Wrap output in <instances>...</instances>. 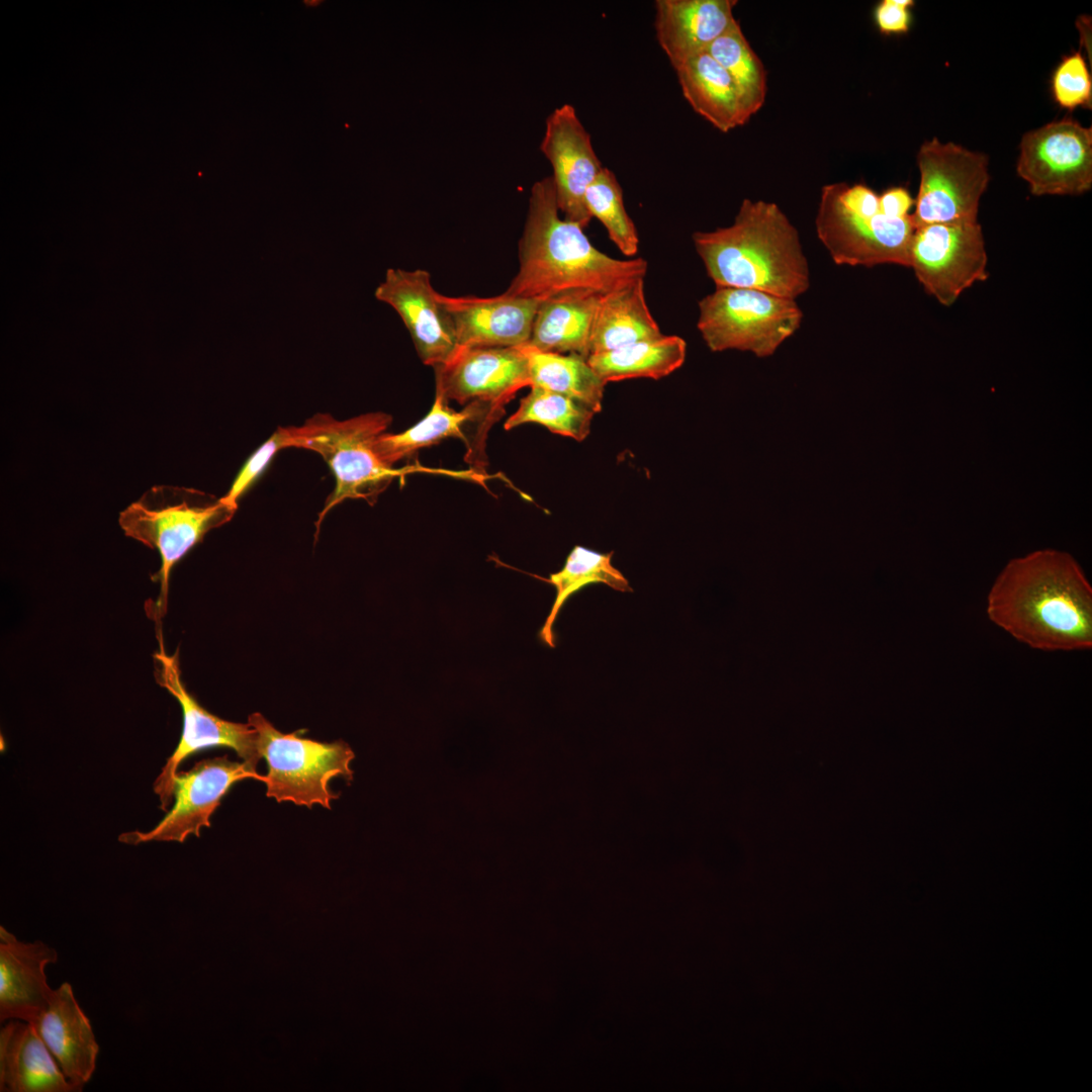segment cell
Instances as JSON below:
<instances>
[{
    "label": "cell",
    "mask_w": 1092,
    "mask_h": 1092,
    "mask_svg": "<svg viewBox=\"0 0 1092 1092\" xmlns=\"http://www.w3.org/2000/svg\"><path fill=\"white\" fill-rule=\"evenodd\" d=\"M989 620L1042 651L1092 647V587L1067 552L1043 549L1010 560L987 596Z\"/></svg>",
    "instance_id": "1"
},
{
    "label": "cell",
    "mask_w": 1092,
    "mask_h": 1092,
    "mask_svg": "<svg viewBox=\"0 0 1092 1092\" xmlns=\"http://www.w3.org/2000/svg\"><path fill=\"white\" fill-rule=\"evenodd\" d=\"M647 268L642 258L620 260L598 250L582 226L560 215L552 177H545L531 188L519 270L505 293L540 301L571 290L604 294L644 278Z\"/></svg>",
    "instance_id": "2"
},
{
    "label": "cell",
    "mask_w": 1092,
    "mask_h": 1092,
    "mask_svg": "<svg viewBox=\"0 0 1092 1092\" xmlns=\"http://www.w3.org/2000/svg\"><path fill=\"white\" fill-rule=\"evenodd\" d=\"M693 242L716 287L755 289L795 300L810 287L798 231L774 202L745 198L730 225L695 232Z\"/></svg>",
    "instance_id": "3"
},
{
    "label": "cell",
    "mask_w": 1092,
    "mask_h": 1092,
    "mask_svg": "<svg viewBox=\"0 0 1092 1092\" xmlns=\"http://www.w3.org/2000/svg\"><path fill=\"white\" fill-rule=\"evenodd\" d=\"M385 413L364 414L339 421L328 414H316L300 427H291V447L320 454L332 469L336 486L327 498L316 521V533L325 516L347 498H362L372 504L394 478L413 472H438L468 478L467 472H451L411 465L397 469L386 465L377 455L374 444L391 423Z\"/></svg>",
    "instance_id": "4"
},
{
    "label": "cell",
    "mask_w": 1092,
    "mask_h": 1092,
    "mask_svg": "<svg viewBox=\"0 0 1092 1092\" xmlns=\"http://www.w3.org/2000/svg\"><path fill=\"white\" fill-rule=\"evenodd\" d=\"M815 226L836 265L909 267L915 231L911 214L896 217L883 213L879 195L863 184L823 186Z\"/></svg>",
    "instance_id": "5"
},
{
    "label": "cell",
    "mask_w": 1092,
    "mask_h": 1092,
    "mask_svg": "<svg viewBox=\"0 0 1092 1092\" xmlns=\"http://www.w3.org/2000/svg\"><path fill=\"white\" fill-rule=\"evenodd\" d=\"M195 492L170 486L155 485L119 514L118 523L127 537L159 552L161 568L156 573L160 582L156 618L167 611L169 577L173 566L210 530L228 523L236 509L219 499L212 503H193Z\"/></svg>",
    "instance_id": "6"
},
{
    "label": "cell",
    "mask_w": 1092,
    "mask_h": 1092,
    "mask_svg": "<svg viewBox=\"0 0 1092 1092\" xmlns=\"http://www.w3.org/2000/svg\"><path fill=\"white\" fill-rule=\"evenodd\" d=\"M248 723L257 732L258 747L267 761L266 795L277 802H292L312 808L331 809L338 795L330 788L337 777L353 779L350 767L354 752L344 741L321 742L302 737L303 730L284 734L256 712Z\"/></svg>",
    "instance_id": "7"
},
{
    "label": "cell",
    "mask_w": 1092,
    "mask_h": 1092,
    "mask_svg": "<svg viewBox=\"0 0 1092 1092\" xmlns=\"http://www.w3.org/2000/svg\"><path fill=\"white\" fill-rule=\"evenodd\" d=\"M795 299L763 291L716 287L699 301L697 328L709 349L749 351L767 357L801 327Z\"/></svg>",
    "instance_id": "8"
},
{
    "label": "cell",
    "mask_w": 1092,
    "mask_h": 1092,
    "mask_svg": "<svg viewBox=\"0 0 1092 1092\" xmlns=\"http://www.w3.org/2000/svg\"><path fill=\"white\" fill-rule=\"evenodd\" d=\"M917 165L920 184L911 214L915 229L977 221L980 199L990 180L984 154L933 138L919 148Z\"/></svg>",
    "instance_id": "9"
},
{
    "label": "cell",
    "mask_w": 1092,
    "mask_h": 1092,
    "mask_svg": "<svg viewBox=\"0 0 1092 1092\" xmlns=\"http://www.w3.org/2000/svg\"><path fill=\"white\" fill-rule=\"evenodd\" d=\"M160 631L159 651L154 654L155 678L178 701L183 715L179 743L154 783L160 807L167 812L174 799V780L178 767L188 756L209 747H229L254 770H257L262 756L255 728L248 722H231L211 714L187 691L181 678L178 653L169 655L165 651Z\"/></svg>",
    "instance_id": "10"
},
{
    "label": "cell",
    "mask_w": 1092,
    "mask_h": 1092,
    "mask_svg": "<svg viewBox=\"0 0 1092 1092\" xmlns=\"http://www.w3.org/2000/svg\"><path fill=\"white\" fill-rule=\"evenodd\" d=\"M987 260L978 221L932 223L914 231L909 267L942 305H951L964 290L987 279Z\"/></svg>",
    "instance_id": "11"
},
{
    "label": "cell",
    "mask_w": 1092,
    "mask_h": 1092,
    "mask_svg": "<svg viewBox=\"0 0 1092 1092\" xmlns=\"http://www.w3.org/2000/svg\"><path fill=\"white\" fill-rule=\"evenodd\" d=\"M1016 171L1033 195H1080L1092 186V127L1072 117L1023 134Z\"/></svg>",
    "instance_id": "12"
},
{
    "label": "cell",
    "mask_w": 1092,
    "mask_h": 1092,
    "mask_svg": "<svg viewBox=\"0 0 1092 1092\" xmlns=\"http://www.w3.org/2000/svg\"><path fill=\"white\" fill-rule=\"evenodd\" d=\"M247 779L266 780L244 761H233L228 755L197 761L189 770L177 771L174 805L163 820L148 832L122 833L118 840L139 844L153 840L184 842L191 834L198 837L202 827L210 826L211 815L232 786Z\"/></svg>",
    "instance_id": "13"
},
{
    "label": "cell",
    "mask_w": 1092,
    "mask_h": 1092,
    "mask_svg": "<svg viewBox=\"0 0 1092 1092\" xmlns=\"http://www.w3.org/2000/svg\"><path fill=\"white\" fill-rule=\"evenodd\" d=\"M435 376L436 392L447 401L478 403L498 415L519 390L531 385L520 347L458 348L449 361L435 367Z\"/></svg>",
    "instance_id": "14"
},
{
    "label": "cell",
    "mask_w": 1092,
    "mask_h": 1092,
    "mask_svg": "<svg viewBox=\"0 0 1092 1092\" xmlns=\"http://www.w3.org/2000/svg\"><path fill=\"white\" fill-rule=\"evenodd\" d=\"M431 275L422 269L389 268L375 297L400 316L422 362L438 367L449 361L458 344L451 317L438 298Z\"/></svg>",
    "instance_id": "15"
},
{
    "label": "cell",
    "mask_w": 1092,
    "mask_h": 1092,
    "mask_svg": "<svg viewBox=\"0 0 1092 1092\" xmlns=\"http://www.w3.org/2000/svg\"><path fill=\"white\" fill-rule=\"evenodd\" d=\"M540 149L553 169L551 177L560 213L586 226L592 216L585 206V193L604 167L572 105L565 103L549 114Z\"/></svg>",
    "instance_id": "16"
},
{
    "label": "cell",
    "mask_w": 1092,
    "mask_h": 1092,
    "mask_svg": "<svg viewBox=\"0 0 1092 1092\" xmlns=\"http://www.w3.org/2000/svg\"><path fill=\"white\" fill-rule=\"evenodd\" d=\"M438 298L449 313L458 348L519 347L529 342L540 300L505 292L492 297Z\"/></svg>",
    "instance_id": "17"
},
{
    "label": "cell",
    "mask_w": 1092,
    "mask_h": 1092,
    "mask_svg": "<svg viewBox=\"0 0 1092 1092\" xmlns=\"http://www.w3.org/2000/svg\"><path fill=\"white\" fill-rule=\"evenodd\" d=\"M58 962L47 943L20 941L0 926V1020L31 1022L48 1008L53 989L46 968Z\"/></svg>",
    "instance_id": "18"
},
{
    "label": "cell",
    "mask_w": 1092,
    "mask_h": 1092,
    "mask_svg": "<svg viewBox=\"0 0 1092 1092\" xmlns=\"http://www.w3.org/2000/svg\"><path fill=\"white\" fill-rule=\"evenodd\" d=\"M29 1023L66 1078L82 1091L95 1071L99 1045L72 986L65 982L54 990L48 1008Z\"/></svg>",
    "instance_id": "19"
},
{
    "label": "cell",
    "mask_w": 1092,
    "mask_h": 1092,
    "mask_svg": "<svg viewBox=\"0 0 1092 1092\" xmlns=\"http://www.w3.org/2000/svg\"><path fill=\"white\" fill-rule=\"evenodd\" d=\"M736 0H656V39L675 69L705 53L737 20Z\"/></svg>",
    "instance_id": "20"
},
{
    "label": "cell",
    "mask_w": 1092,
    "mask_h": 1092,
    "mask_svg": "<svg viewBox=\"0 0 1092 1092\" xmlns=\"http://www.w3.org/2000/svg\"><path fill=\"white\" fill-rule=\"evenodd\" d=\"M0 1091L79 1092L34 1026L20 1019H10L0 1030Z\"/></svg>",
    "instance_id": "21"
},
{
    "label": "cell",
    "mask_w": 1092,
    "mask_h": 1092,
    "mask_svg": "<svg viewBox=\"0 0 1092 1092\" xmlns=\"http://www.w3.org/2000/svg\"><path fill=\"white\" fill-rule=\"evenodd\" d=\"M601 293L571 290L540 301L530 340L534 348L560 354L590 355V336Z\"/></svg>",
    "instance_id": "22"
},
{
    "label": "cell",
    "mask_w": 1092,
    "mask_h": 1092,
    "mask_svg": "<svg viewBox=\"0 0 1092 1092\" xmlns=\"http://www.w3.org/2000/svg\"><path fill=\"white\" fill-rule=\"evenodd\" d=\"M674 71L685 99L715 128L728 132L748 122L733 80L708 52L686 60Z\"/></svg>",
    "instance_id": "23"
},
{
    "label": "cell",
    "mask_w": 1092,
    "mask_h": 1092,
    "mask_svg": "<svg viewBox=\"0 0 1092 1092\" xmlns=\"http://www.w3.org/2000/svg\"><path fill=\"white\" fill-rule=\"evenodd\" d=\"M662 335L645 299L644 278H638L601 294L592 329L590 355Z\"/></svg>",
    "instance_id": "24"
},
{
    "label": "cell",
    "mask_w": 1092,
    "mask_h": 1092,
    "mask_svg": "<svg viewBox=\"0 0 1092 1092\" xmlns=\"http://www.w3.org/2000/svg\"><path fill=\"white\" fill-rule=\"evenodd\" d=\"M686 341L675 335L636 342L611 351L593 354L587 362L605 383L629 378L659 379L685 362Z\"/></svg>",
    "instance_id": "25"
},
{
    "label": "cell",
    "mask_w": 1092,
    "mask_h": 1092,
    "mask_svg": "<svg viewBox=\"0 0 1092 1092\" xmlns=\"http://www.w3.org/2000/svg\"><path fill=\"white\" fill-rule=\"evenodd\" d=\"M519 347L528 360L530 387L568 396L595 414L601 412L606 383L586 358L577 354L544 352L529 344Z\"/></svg>",
    "instance_id": "26"
},
{
    "label": "cell",
    "mask_w": 1092,
    "mask_h": 1092,
    "mask_svg": "<svg viewBox=\"0 0 1092 1092\" xmlns=\"http://www.w3.org/2000/svg\"><path fill=\"white\" fill-rule=\"evenodd\" d=\"M485 412L490 413L486 406L478 403H469L464 410L456 412L436 392L430 412L420 422L398 434H381L375 441L374 449L386 465L393 467L402 458L446 438L467 441L463 427L481 418Z\"/></svg>",
    "instance_id": "27"
},
{
    "label": "cell",
    "mask_w": 1092,
    "mask_h": 1092,
    "mask_svg": "<svg viewBox=\"0 0 1092 1092\" xmlns=\"http://www.w3.org/2000/svg\"><path fill=\"white\" fill-rule=\"evenodd\" d=\"M613 552L601 553L576 545L568 554L562 568L540 579L555 587L552 608L542 626L539 637L549 647H555L553 625L567 600L581 588L593 583H605L618 592H632L628 579L611 562Z\"/></svg>",
    "instance_id": "28"
},
{
    "label": "cell",
    "mask_w": 1092,
    "mask_h": 1092,
    "mask_svg": "<svg viewBox=\"0 0 1092 1092\" xmlns=\"http://www.w3.org/2000/svg\"><path fill=\"white\" fill-rule=\"evenodd\" d=\"M729 74L738 91L742 107L749 117L757 113L766 96V71L752 50L739 21L719 36L707 51Z\"/></svg>",
    "instance_id": "29"
},
{
    "label": "cell",
    "mask_w": 1092,
    "mask_h": 1092,
    "mask_svg": "<svg viewBox=\"0 0 1092 1092\" xmlns=\"http://www.w3.org/2000/svg\"><path fill=\"white\" fill-rule=\"evenodd\" d=\"M594 415L588 406L575 399L531 387L530 392L520 400L518 410L506 421L505 429L535 423L555 434L582 441L590 432Z\"/></svg>",
    "instance_id": "30"
},
{
    "label": "cell",
    "mask_w": 1092,
    "mask_h": 1092,
    "mask_svg": "<svg viewBox=\"0 0 1092 1092\" xmlns=\"http://www.w3.org/2000/svg\"><path fill=\"white\" fill-rule=\"evenodd\" d=\"M585 206L592 218L603 223L610 240L623 255L634 257L637 254V230L625 208L620 183L609 168L604 167L587 188Z\"/></svg>",
    "instance_id": "31"
},
{
    "label": "cell",
    "mask_w": 1092,
    "mask_h": 1092,
    "mask_svg": "<svg viewBox=\"0 0 1092 1092\" xmlns=\"http://www.w3.org/2000/svg\"><path fill=\"white\" fill-rule=\"evenodd\" d=\"M1052 93L1063 108L1091 107L1092 80L1080 52L1063 58L1052 77Z\"/></svg>",
    "instance_id": "32"
},
{
    "label": "cell",
    "mask_w": 1092,
    "mask_h": 1092,
    "mask_svg": "<svg viewBox=\"0 0 1092 1092\" xmlns=\"http://www.w3.org/2000/svg\"><path fill=\"white\" fill-rule=\"evenodd\" d=\"M291 427L278 428L273 435L248 458L237 474L231 488L220 500L237 510L238 499L261 475L277 451L291 447Z\"/></svg>",
    "instance_id": "33"
},
{
    "label": "cell",
    "mask_w": 1092,
    "mask_h": 1092,
    "mask_svg": "<svg viewBox=\"0 0 1092 1092\" xmlns=\"http://www.w3.org/2000/svg\"><path fill=\"white\" fill-rule=\"evenodd\" d=\"M911 0H883L875 10L876 23L886 34L908 31L911 21Z\"/></svg>",
    "instance_id": "34"
},
{
    "label": "cell",
    "mask_w": 1092,
    "mask_h": 1092,
    "mask_svg": "<svg viewBox=\"0 0 1092 1092\" xmlns=\"http://www.w3.org/2000/svg\"><path fill=\"white\" fill-rule=\"evenodd\" d=\"M879 200L881 211L887 215L896 217L909 216V211L914 204V200L910 193L903 187L887 189L879 195Z\"/></svg>",
    "instance_id": "35"
}]
</instances>
